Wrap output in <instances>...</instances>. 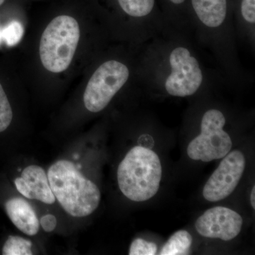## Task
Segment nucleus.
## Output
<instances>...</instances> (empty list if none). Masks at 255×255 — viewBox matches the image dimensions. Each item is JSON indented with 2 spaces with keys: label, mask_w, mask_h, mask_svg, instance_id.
I'll use <instances>...</instances> for the list:
<instances>
[{
  "label": "nucleus",
  "mask_w": 255,
  "mask_h": 255,
  "mask_svg": "<svg viewBox=\"0 0 255 255\" xmlns=\"http://www.w3.org/2000/svg\"><path fill=\"white\" fill-rule=\"evenodd\" d=\"M47 176L55 199L70 216L86 217L100 205V189L70 161H57Z\"/></svg>",
  "instance_id": "1"
},
{
  "label": "nucleus",
  "mask_w": 255,
  "mask_h": 255,
  "mask_svg": "<svg viewBox=\"0 0 255 255\" xmlns=\"http://www.w3.org/2000/svg\"><path fill=\"white\" fill-rule=\"evenodd\" d=\"M117 179L120 190L130 200L141 202L157 194L162 179V165L154 151L135 146L119 164Z\"/></svg>",
  "instance_id": "2"
},
{
  "label": "nucleus",
  "mask_w": 255,
  "mask_h": 255,
  "mask_svg": "<svg viewBox=\"0 0 255 255\" xmlns=\"http://www.w3.org/2000/svg\"><path fill=\"white\" fill-rule=\"evenodd\" d=\"M80 38V25L73 16L53 18L42 34L39 55L46 70L60 73L69 68Z\"/></svg>",
  "instance_id": "3"
},
{
  "label": "nucleus",
  "mask_w": 255,
  "mask_h": 255,
  "mask_svg": "<svg viewBox=\"0 0 255 255\" xmlns=\"http://www.w3.org/2000/svg\"><path fill=\"white\" fill-rule=\"evenodd\" d=\"M225 124L226 119L221 111H207L201 120L200 135L188 146V156L206 162L223 158L233 145L231 137L223 130Z\"/></svg>",
  "instance_id": "4"
},
{
  "label": "nucleus",
  "mask_w": 255,
  "mask_h": 255,
  "mask_svg": "<svg viewBox=\"0 0 255 255\" xmlns=\"http://www.w3.org/2000/svg\"><path fill=\"white\" fill-rule=\"evenodd\" d=\"M127 65L109 60L100 65L87 83L83 100L85 108L92 113L105 110L129 78Z\"/></svg>",
  "instance_id": "5"
},
{
  "label": "nucleus",
  "mask_w": 255,
  "mask_h": 255,
  "mask_svg": "<svg viewBox=\"0 0 255 255\" xmlns=\"http://www.w3.org/2000/svg\"><path fill=\"white\" fill-rule=\"evenodd\" d=\"M171 73L164 87L169 95L185 97L195 94L203 82L200 65L191 52L184 47L174 48L169 55Z\"/></svg>",
  "instance_id": "6"
},
{
  "label": "nucleus",
  "mask_w": 255,
  "mask_h": 255,
  "mask_svg": "<svg viewBox=\"0 0 255 255\" xmlns=\"http://www.w3.org/2000/svg\"><path fill=\"white\" fill-rule=\"evenodd\" d=\"M246 165V157L241 151L228 152L206 182L204 197L216 202L231 195L243 177Z\"/></svg>",
  "instance_id": "7"
},
{
  "label": "nucleus",
  "mask_w": 255,
  "mask_h": 255,
  "mask_svg": "<svg viewBox=\"0 0 255 255\" xmlns=\"http://www.w3.org/2000/svg\"><path fill=\"white\" fill-rule=\"evenodd\" d=\"M243 219L236 211L222 206L207 210L196 221V231L203 237L234 239L241 233Z\"/></svg>",
  "instance_id": "8"
},
{
  "label": "nucleus",
  "mask_w": 255,
  "mask_h": 255,
  "mask_svg": "<svg viewBox=\"0 0 255 255\" xmlns=\"http://www.w3.org/2000/svg\"><path fill=\"white\" fill-rule=\"evenodd\" d=\"M14 184L18 192L26 199L41 201L49 205L54 204L56 200L46 172L40 166H28L23 169L21 177L15 179Z\"/></svg>",
  "instance_id": "9"
},
{
  "label": "nucleus",
  "mask_w": 255,
  "mask_h": 255,
  "mask_svg": "<svg viewBox=\"0 0 255 255\" xmlns=\"http://www.w3.org/2000/svg\"><path fill=\"white\" fill-rule=\"evenodd\" d=\"M5 210L11 222L20 231L30 236L38 233L39 220L27 201L21 197L11 198L5 203Z\"/></svg>",
  "instance_id": "10"
},
{
  "label": "nucleus",
  "mask_w": 255,
  "mask_h": 255,
  "mask_svg": "<svg viewBox=\"0 0 255 255\" xmlns=\"http://www.w3.org/2000/svg\"><path fill=\"white\" fill-rule=\"evenodd\" d=\"M193 8L199 20L209 28L222 25L227 14L226 0H191Z\"/></svg>",
  "instance_id": "11"
},
{
  "label": "nucleus",
  "mask_w": 255,
  "mask_h": 255,
  "mask_svg": "<svg viewBox=\"0 0 255 255\" xmlns=\"http://www.w3.org/2000/svg\"><path fill=\"white\" fill-rule=\"evenodd\" d=\"M192 244V237L187 231H179L172 235L163 248L161 250L160 255H189Z\"/></svg>",
  "instance_id": "12"
},
{
  "label": "nucleus",
  "mask_w": 255,
  "mask_h": 255,
  "mask_svg": "<svg viewBox=\"0 0 255 255\" xmlns=\"http://www.w3.org/2000/svg\"><path fill=\"white\" fill-rule=\"evenodd\" d=\"M124 12L132 17L140 18L150 14L155 6V0H118Z\"/></svg>",
  "instance_id": "13"
},
{
  "label": "nucleus",
  "mask_w": 255,
  "mask_h": 255,
  "mask_svg": "<svg viewBox=\"0 0 255 255\" xmlns=\"http://www.w3.org/2000/svg\"><path fill=\"white\" fill-rule=\"evenodd\" d=\"M32 243L19 236H10L2 248L3 255H31Z\"/></svg>",
  "instance_id": "14"
},
{
  "label": "nucleus",
  "mask_w": 255,
  "mask_h": 255,
  "mask_svg": "<svg viewBox=\"0 0 255 255\" xmlns=\"http://www.w3.org/2000/svg\"><path fill=\"white\" fill-rule=\"evenodd\" d=\"M13 113L4 89L0 84V132L4 131L11 124Z\"/></svg>",
  "instance_id": "15"
},
{
  "label": "nucleus",
  "mask_w": 255,
  "mask_h": 255,
  "mask_svg": "<svg viewBox=\"0 0 255 255\" xmlns=\"http://www.w3.org/2000/svg\"><path fill=\"white\" fill-rule=\"evenodd\" d=\"M157 246L155 243L137 238L132 241L129 250V255H155L157 254Z\"/></svg>",
  "instance_id": "16"
},
{
  "label": "nucleus",
  "mask_w": 255,
  "mask_h": 255,
  "mask_svg": "<svg viewBox=\"0 0 255 255\" xmlns=\"http://www.w3.org/2000/svg\"><path fill=\"white\" fill-rule=\"evenodd\" d=\"M21 35V28L19 23L13 22L10 23L2 32L1 37L9 46H12L17 43Z\"/></svg>",
  "instance_id": "17"
},
{
  "label": "nucleus",
  "mask_w": 255,
  "mask_h": 255,
  "mask_svg": "<svg viewBox=\"0 0 255 255\" xmlns=\"http://www.w3.org/2000/svg\"><path fill=\"white\" fill-rule=\"evenodd\" d=\"M241 13L247 22L255 24V0H243L241 4Z\"/></svg>",
  "instance_id": "18"
},
{
  "label": "nucleus",
  "mask_w": 255,
  "mask_h": 255,
  "mask_svg": "<svg viewBox=\"0 0 255 255\" xmlns=\"http://www.w3.org/2000/svg\"><path fill=\"white\" fill-rule=\"evenodd\" d=\"M40 225L46 232H52L57 226V219L52 214H47L41 217L39 221Z\"/></svg>",
  "instance_id": "19"
},
{
  "label": "nucleus",
  "mask_w": 255,
  "mask_h": 255,
  "mask_svg": "<svg viewBox=\"0 0 255 255\" xmlns=\"http://www.w3.org/2000/svg\"><path fill=\"white\" fill-rule=\"evenodd\" d=\"M255 187H253V190H252L251 196V205L253 206V209H255Z\"/></svg>",
  "instance_id": "20"
},
{
  "label": "nucleus",
  "mask_w": 255,
  "mask_h": 255,
  "mask_svg": "<svg viewBox=\"0 0 255 255\" xmlns=\"http://www.w3.org/2000/svg\"><path fill=\"white\" fill-rule=\"evenodd\" d=\"M172 3L176 4H182L185 0H170Z\"/></svg>",
  "instance_id": "21"
},
{
  "label": "nucleus",
  "mask_w": 255,
  "mask_h": 255,
  "mask_svg": "<svg viewBox=\"0 0 255 255\" xmlns=\"http://www.w3.org/2000/svg\"><path fill=\"white\" fill-rule=\"evenodd\" d=\"M5 0H0V6L4 2Z\"/></svg>",
  "instance_id": "22"
},
{
  "label": "nucleus",
  "mask_w": 255,
  "mask_h": 255,
  "mask_svg": "<svg viewBox=\"0 0 255 255\" xmlns=\"http://www.w3.org/2000/svg\"><path fill=\"white\" fill-rule=\"evenodd\" d=\"M1 33H0V40H1Z\"/></svg>",
  "instance_id": "23"
}]
</instances>
